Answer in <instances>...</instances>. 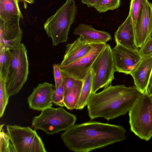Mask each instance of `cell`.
I'll return each instance as SVG.
<instances>
[{"label": "cell", "instance_id": "cell-26", "mask_svg": "<svg viewBox=\"0 0 152 152\" xmlns=\"http://www.w3.org/2000/svg\"><path fill=\"white\" fill-rule=\"evenodd\" d=\"M64 91L62 82L53 93L52 96V102L60 107H63L64 106Z\"/></svg>", "mask_w": 152, "mask_h": 152}, {"label": "cell", "instance_id": "cell-2", "mask_svg": "<svg viewBox=\"0 0 152 152\" xmlns=\"http://www.w3.org/2000/svg\"><path fill=\"white\" fill-rule=\"evenodd\" d=\"M141 93L135 86L110 84L91 94L87 105L89 117L91 120L102 118L108 121L124 115Z\"/></svg>", "mask_w": 152, "mask_h": 152}, {"label": "cell", "instance_id": "cell-7", "mask_svg": "<svg viewBox=\"0 0 152 152\" xmlns=\"http://www.w3.org/2000/svg\"><path fill=\"white\" fill-rule=\"evenodd\" d=\"M6 129L15 152H47L36 130L17 125H7Z\"/></svg>", "mask_w": 152, "mask_h": 152}, {"label": "cell", "instance_id": "cell-32", "mask_svg": "<svg viewBox=\"0 0 152 152\" xmlns=\"http://www.w3.org/2000/svg\"><path fill=\"white\" fill-rule=\"evenodd\" d=\"M18 1H22L24 3L25 7H26V3L33 4L34 2V0H18Z\"/></svg>", "mask_w": 152, "mask_h": 152}, {"label": "cell", "instance_id": "cell-1", "mask_svg": "<svg viewBox=\"0 0 152 152\" xmlns=\"http://www.w3.org/2000/svg\"><path fill=\"white\" fill-rule=\"evenodd\" d=\"M126 132L121 126L90 121L75 124L61 137L70 150L88 152L125 140Z\"/></svg>", "mask_w": 152, "mask_h": 152}, {"label": "cell", "instance_id": "cell-31", "mask_svg": "<svg viewBox=\"0 0 152 152\" xmlns=\"http://www.w3.org/2000/svg\"><path fill=\"white\" fill-rule=\"evenodd\" d=\"M146 92L150 95L152 96V82L148 85Z\"/></svg>", "mask_w": 152, "mask_h": 152}, {"label": "cell", "instance_id": "cell-17", "mask_svg": "<svg viewBox=\"0 0 152 152\" xmlns=\"http://www.w3.org/2000/svg\"><path fill=\"white\" fill-rule=\"evenodd\" d=\"M92 45L84 42L79 37L73 42L68 43L63 60L60 67L69 64L88 53L92 48Z\"/></svg>", "mask_w": 152, "mask_h": 152}, {"label": "cell", "instance_id": "cell-33", "mask_svg": "<svg viewBox=\"0 0 152 152\" xmlns=\"http://www.w3.org/2000/svg\"><path fill=\"white\" fill-rule=\"evenodd\" d=\"M152 82V72H151V77H150V80H149V83H148V85L149 84H150Z\"/></svg>", "mask_w": 152, "mask_h": 152}, {"label": "cell", "instance_id": "cell-9", "mask_svg": "<svg viewBox=\"0 0 152 152\" xmlns=\"http://www.w3.org/2000/svg\"><path fill=\"white\" fill-rule=\"evenodd\" d=\"M91 44V50L86 55L69 64L60 67L63 76L83 80L95 60L106 45L104 43Z\"/></svg>", "mask_w": 152, "mask_h": 152}, {"label": "cell", "instance_id": "cell-3", "mask_svg": "<svg viewBox=\"0 0 152 152\" xmlns=\"http://www.w3.org/2000/svg\"><path fill=\"white\" fill-rule=\"evenodd\" d=\"M77 13L75 0H66L56 13L48 19L44 28L51 39L53 46H57L67 41L70 29Z\"/></svg>", "mask_w": 152, "mask_h": 152}, {"label": "cell", "instance_id": "cell-19", "mask_svg": "<svg viewBox=\"0 0 152 152\" xmlns=\"http://www.w3.org/2000/svg\"><path fill=\"white\" fill-rule=\"evenodd\" d=\"M93 76L90 69L83 80V84L80 99L76 109L82 110L87 105L92 93Z\"/></svg>", "mask_w": 152, "mask_h": 152}, {"label": "cell", "instance_id": "cell-24", "mask_svg": "<svg viewBox=\"0 0 152 152\" xmlns=\"http://www.w3.org/2000/svg\"><path fill=\"white\" fill-rule=\"evenodd\" d=\"M10 97L7 91L5 80L0 78V118H1L3 115Z\"/></svg>", "mask_w": 152, "mask_h": 152}, {"label": "cell", "instance_id": "cell-27", "mask_svg": "<svg viewBox=\"0 0 152 152\" xmlns=\"http://www.w3.org/2000/svg\"><path fill=\"white\" fill-rule=\"evenodd\" d=\"M139 52L142 58L152 56V37L147 40L139 49Z\"/></svg>", "mask_w": 152, "mask_h": 152}, {"label": "cell", "instance_id": "cell-8", "mask_svg": "<svg viewBox=\"0 0 152 152\" xmlns=\"http://www.w3.org/2000/svg\"><path fill=\"white\" fill-rule=\"evenodd\" d=\"M91 69L93 76L92 93L111 84L116 71L109 44H106L97 57Z\"/></svg>", "mask_w": 152, "mask_h": 152}, {"label": "cell", "instance_id": "cell-18", "mask_svg": "<svg viewBox=\"0 0 152 152\" xmlns=\"http://www.w3.org/2000/svg\"><path fill=\"white\" fill-rule=\"evenodd\" d=\"M18 0H0V19L8 20L16 16L23 18Z\"/></svg>", "mask_w": 152, "mask_h": 152}, {"label": "cell", "instance_id": "cell-5", "mask_svg": "<svg viewBox=\"0 0 152 152\" xmlns=\"http://www.w3.org/2000/svg\"><path fill=\"white\" fill-rule=\"evenodd\" d=\"M76 119L75 115L63 107H51L34 117L32 126L35 130H41L47 134L52 135L68 129L75 124Z\"/></svg>", "mask_w": 152, "mask_h": 152}, {"label": "cell", "instance_id": "cell-20", "mask_svg": "<svg viewBox=\"0 0 152 152\" xmlns=\"http://www.w3.org/2000/svg\"><path fill=\"white\" fill-rule=\"evenodd\" d=\"M83 80H76L71 90L64 96V107L69 110L76 109L80 95Z\"/></svg>", "mask_w": 152, "mask_h": 152}, {"label": "cell", "instance_id": "cell-12", "mask_svg": "<svg viewBox=\"0 0 152 152\" xmlns=\"http://www.w3.org/2000/svg\"><path fill=\"white\" fill-rule=\"evenodd\" d=\"M19 16L6 20L0 19V45L11 49L21 43L23 31L20 28Z\"/></svg>", "mask_w": 152, "mask_h": 152}, {"label": "cell", "instance_id": "cell-15", "mask_svg": "<svg viewBox=\"0 0 152 152\" xmlns=\"http://www.w3.org/2000/svg\"><path fill=\"white\" fill-rule=\"evenodd\" d=\"M152 70V56L143 58L130 75L135 86L141 93L146 92Z\"/></svg>", "mask_w": 152, "mask_h": 152}, {"label": "cell", "instance_id": "cell-13", "mask_svg": "<svg viewBox=\"0 0 152 152\" xmlns=\"http://www.w3.org/2000/svg\"><path fill=\"white\" fill-rule=\"evenodd\" d=\"M55 89V87L51 83L45 82L39 84L28 98L29 108L42 111L52 107V96Z\"/></svg>", "mask_w": 152, "mask_h": 152}, {"label": "cell", "instance_id": "cell-14", "mask_svg": "<svg viewBox=\"0 0 152 152\" xmlns=\"http://www.w3.org/2000/svg\"><path fill=\"white\" fill-rule=\"evenodd\" d=\"M114 38L116 44L133 50L139 51L140 49L137 46L135 42L133 21L129 14L115 33Z\"/></svg>", "mask_w": 152, "mask_h": 152}, {"label": "cell", "instance_id": "cell-16", "mask_svg": "<svg viewBox=\"0 0 152 152\" xmlns=\"http://www.w3.org/2000/svg\"><path fill=\"white\" fill-rule=\"evenodd\" d=\"M73 34L89 44L106 43L111 39L109 33L96 30L91 26L85 24H79L75 29Z\"/></svg>", "mask_w": 152, "mask_h": 152}, {"label": "cell", "instance_id": "cell-30", "mask_svg": "<svg viewBox=\"0 0 152 152\" xmlns=\"http://www.w3.org/2000/svg\"><path fill=\"white\" fill-rule=\"evenodd\" d=\"M102 0H81L83 4L87 5L88 7H93L98 4Z\"/></svg>", "mask_w": 152, "mask_h": 152}, {"label": "cell", "instance_id": "cell-10", "mask_svg": "<svg viewBox=\"0 0 152 152\" xmlns=\"http://www.w3.org/2000/svg\"><path fill=\"white\" fill-rule=\"evenodd\" d=\"M116 72L130 75L142 58L139 51L133 50L118 44L112 49Z\"/></svg>", "mask_w": 152, "mask_h": 152}, {"label": "cell", "instance_id": "cell-21", "mask_svg": "<svg viewBox=\"0 0 152 152\" xmlns=\"http://www.w3.org/2000/svg\"><path fill=\"white\" fill-rule=\"evenodd\" d=\"M12 53L10 50L0 45V78L5 80L11 64Z\"/></svg>", "mask_w": 152, "mask_h": 152}, {"label": "cell", "instance_id": "cell-23", "mask_svg": "<svg viewBox=\"0 0 152 152\" xmlns=\"http://www.w3.org/2000/svg\"><path fill=\"white\" fill-rule=\"evenodd\" d=\"M121 0H102L93 7L99 13L115 10L120 5Z\"/></svg>", "mask_w": 152, "mask_h": 152}, {"label": "cell", "instance_id": "cell-6", "mask_svg": "<svg viewBox=\"0 0 152 152\" xmlns=\"http://www.w3.org/2000/svg\"><path fill=\"white\" fill-rule=\"evenodd\" d=\"M10 50L11 61L5 80L10 96L18 93L26 82L29 73L27 50L24 45L21 43Z\"/></svg>", "mask_w": 152, "mask_h": 152}, {"label": "cell", "instance_id": "cell-11", "mask_svg": "<svg viewBox=\"0 0 152 152\" xmlns=\"http://www.w3.org/2000/svg\"><path fill=\"white\" fill-rule=\"evenodd\" d=\"M135 42L140 48L152 36V4L148 1L142 6L134 26Z\"/></svg>", "mask_w": 152, "mask_h": 152}, {"label": "cell", "instance_id": "cell-4", "mask_svg": "<svg viewBox=\"0 0 152 152\" xmlns=\"http://www.w3.org/2000/svg\"><path fill=\"white\" fill-rule=\"evenodd\" d=\"M131 131L148 141L152 137V96L141 93L129 111Z\"/></svg>", "mask_w": 152, "mask_h": 152}, {"label": "cell", "instance_id": "cell-29", "mask_svg": "<svg viewBox=\"0 0 152 152\" xmlns=\"http://www.w3.org/2000/svg\"><path fill=\"white\" fill-rule=\"evenodd\" d=\"M63 76V84L65 96L74 86L76 79L72 77Z\"/></svg>", "mask_w": 152, "mask_h": 152}, {"label": "cell", "instance_id": "cell-28", "mask_svg": "<svg viewBox=\"0 0 152 152\" xmlns=\"http://www.w3.org/2000/svg\"><path fill=\"white\" fill-rule=\"evenodd\" d=\"M53 67L55 87L56 89L62 82L63 76L60 69V64H54L53 65Z\"/></svg>", "mask_w": 152, "mask_h": 152}, {"label": "cell", "instance_id": "cell-22", "mask_svg": "<svg viewBox=\"0 0 152 152\" xmlns=\"http://www.w3.org/2000/svg\"><path fill=\"white\" fill-rule=\"evenodd\" d=\"M4 124L0 125V152H15L14 148L10 142V138L7 133H5L3 129Z\"/></svg>", "mask_w": 152, "mask_h": 152}, {"label": "cell", "instance_id": "cell-25", "mask_svg": "<svg viewBox=\"0 0 152 152\" xmlns=\"http://www.w3.org/2000/svg\"><path fill=\"white\" fill-rule=\"evenodd\" d=\"M148 0H131L129 14L131 16L134 26L135 23L140 11L143 5Z\"/></svg>", "mask_w": 152, "mask_h": 152}]
</instances>
